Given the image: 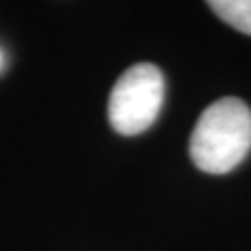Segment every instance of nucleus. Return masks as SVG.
Returning a JSON list of instances; mask_svg holds the SVG:
<instances>
[{"label": "nucleus", "mask_w": 251, "mask_h": 251, "mask_svg": "<svg viewBox=\"0 0 251 251\" xmlns=\"http://www.w3.org/2000/svg\"><path fill=\"white\" fill-rule=\"evenodd\" d=\"M188 151L201 172L234 170L251 151V109L234 97L211 103L197 120Z\"/></svg>", "instance_id": "f257e3e1"}, {"label": "nucleus", "mask_w": 251, "mask_h": 251, "mask_svg": "<svg viewBox=\"0 0 251 251\" xmlns=\"http://www.w3.org/2000/svg\"><path fill=\"white\" fill-rule=\"evenodd\" d=\"M166 97V80L153 63H136L120 75L109 97V122L122 136L143 134L155 124Z\"/></svg>", "instance_id": "f03ea898"}, {"label": "nucleus", "mask_w": 251, "mask_h": 251, "mask_svg": "<svg viewBox=\"0 0 251 251\" xmlns=\"http://www.w3.org/2000/svg\"><path fill=\"white\" fill-rule=\"evenodd\" d=\"M209 9L230 27L251 36V0H211Z\"/></svg>", "instance_id": "7ed1b4c3"}]
</instances>
